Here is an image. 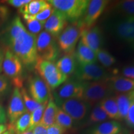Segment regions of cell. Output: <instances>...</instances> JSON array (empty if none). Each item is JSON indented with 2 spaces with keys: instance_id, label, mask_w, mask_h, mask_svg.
I'll list each match as a JSON object with an SVG mask.
<instances>
[{
  "instance_id": "obj_38",
  "label": "cell",
  "mask_w": 134,
  "mask_h": 134,
  "mask_svg": "<svg viewBox=\"0 0 134 134\" xmlns=\"http://www.w3.org/2000/svg\"><path fill=\"white\" fill-rule=\"evenodd\" d=\"M122 74L125 78L134 80V66H126L122 70Z\"/></svg>"
},
{
  "instance_id": "obj_44",
  "label": "cell",
  "mask_w": 134,
  "mask_h": 134,
  "mask_svg": "<svg viewBox=\"0 0 134 134\" xmlns=\"http://www.w3.org/2000/svg\"><path fill=\"white\" fill-rule=\"evenodd\" d=\"M8 129V126L5 124H0V134H3Z\"/></svg>"
},
{
  "instance_id": "obj_12",
  "label": "cell",
  "mask_w": 134,
  "mask_h": 134,
  "mask_svg": "<svg viewBox=\"0 0 134 134\" xmlns=\"http://www.w3.org/2000/svg\"><path fill=\"white\" fill-rule=\"evenodd\" d=\"M109 1L105 0L90 1L83 18L79 20L83 28L91 27L94 26L95 23L103 14Z\"/></svg>"
},
{
  "instance_id": "obj_14",
  "label": "cell",
  "mask_w": 134,
  "mask_h": 134,
  "mask_svg": "<svg viewBox=\"0 0 134 134\" xmlns=\"http://www.w3.org/2000/svg\"><path fill=\"white\" fill-rule=\"evenodd\" d=\"M27 111L23 101L21 91L14 88L8 107L7 115L11 125H14L16 120Z\"/></svg>"
},
{
  "instance_id": "obj_22",
  "label": "cell",
  "mask_w": 134,
  "mask_h": 134,
  "mask_svg": "<svg viewBox=\"0 0 134 134\" xmlns=\"http://www.w3.org/2000/svg\"><path fill=\"white\" fill-rule=\"evenodd\" d=\"M108 115L109 118L114 120H120L118 106L115 97L108 96L99 103Z\"/></svg>"
},
{
  "instance_id": "obj_34",
  "label": "cell",
  "mask_w": 134,
  "mask_h": 134,
  "mask_svg": "<svg viewBox=\"0 0 134 134\" xmlns=\"http://www.w3.org/2000/svg\"><path fill=\"white\" fill-rule=\"evenodd\" d=\"M52 6H50L47 9L43 10V11H42L40 13H38L36 16H34V18L37 21L41 22L42 23L45 24L46 22L47 21V19L50 18V16H51V14H52L53 8H52Z\"/></svg>"
},
{
  "instance_id": "obj_13",
  "label": "cell",
  "mask_w": 134,
  "mask_h": 134,
  "mask_svg": "<svg viewBox=\"0 0 134 134\" xmlns=\"http://www.w3.org/2000/svg\"><path fill=\"white\" fill-rule=\"evenodd\" d=\"M113 30L119 39L134 47V17H124L115 23Z\"/></svg>"
},
{
  "instance_id": "obj_48",
  "label": "cell",
  "mask_w": 134,
  "mask_h": 134,
  "mask_svg": "<svg viewBox=\"0 0 134 134\" xmlns=\"http://www.w3.org/2000/svg\"><path fill=\"white\" fill-rule=\"evenodd\" d=\"M15 134H16V133H15Z\"/></svg>"
},
{
  "instance_id": "obj_37",
  "label": "cell",
  "mask_w": 134,
  "mask_h": 134,
  "mask_svg": "<svg viewBox=\"0 0 134 134\" xmlns=\"http://www.w3.org/2000/svg\"><path fill=\"white\" fill-rule=\"evenodd\" d=\"M65 132V130L56 124L47 127V134H64Z\"/></svg>"
},
{
  "instance_id": "obj_27",
  "label": "cell",
  "mask_w": 134,
  "mask_h": 134,
  "mask_svg": "<svg viewBox=\"0 0 134 134\" xmlns=\"http://www.w3.org/2000/svg\"><path fill=\"white\" fill-rule=\"evenodd\" d=\"M115 9L124 17H134V0H125L117 3Z\"/></svg>"
},
{
  "instance_id": "obj_46",
  "label": "cell",
  "mask_w": 134,
  "mask_h": 134,
  "mask_svg": "<svg viewBox=\"0 0 134 134\" xmlns=\"http://www.w3.org/2000/svg\"><path fill=\"white\" fill-rule=\"evenodd\" d=\"M129 94L130 95V96H131L133 99H134V90H133V91H132L129 92Z\"/></svg>"
},
{
  "instance_id": "obj_15",
  "label": "cell",
  "mask_w": 134,
  "mask_h": 134,
  "mask_svg": "<svg viewBox=\"0 0 134 134\" xmlns=\"http://www.w3.org/2000/svg\"><path fill=\"white\" fill-rule=\"evenodd\" d=\"M80 37L83 43L95 53L100 50V48L103 44V34L98 26L84 28L81 31Z\"/></svg>"
},
{
  "instance_id": "obj_36",
  "label": "cell",
  "mask_w": 134,
  "mask_h": 134,
  "mask_svg": "<svg viewBox=\"0 0 134 134\" xmlns=\"http://www.w3.org/2000/svg\"><path fill=\"white\" fill-rule=\"evenodd\" d=\"M31 1V0H9L7 1V2L13 7L21 8L25 5L29 4Z\"/></svg>"
},
{
  "instance_id": "obj_2",
  "label": "cell",
  "mask_w": 134,
  "mask_h": 134,
  "mask_svg": "<svg viewBox=\"0 0 134 134\" xmlns=\"http://www.w3.org/2000/svg\"><path fill=\"white\" fill-rule=\"evenodd\" d=\"M48 3L54 9L62 13L67 21L73 23L83 18L90 1L88 0H49Z\"/></svg>"
},
{
  "instance_id": "obj_41",
  "label": "cell",
  "mask_w": 134,
  "mask_h": 134,
  "mask_svg": "<svg viewBox=\"0 0 134 134\" xmlns=\"http://www.w3.org/2000/svg\"><path fill=\"white\" fill-rule=\"evenodd\" d=\"M8 9L5 6H0V22L4 19L8 14Z\"/></svg>"
},
{
  "instance_id": "obj_39",
  "label": "cell",
  "mask_w": 134,
  "mask_h": 134,
  "mask_svg": "<svg viewBox=\"0 0 134 134\" xmlns=\"http://www.w3.org/2000/svg\"><path fill=\"white\" fill-rule=\"evenodd\" d=\"M34 134H47V127L39 123L32 130Z\"/></svg>"
},
{
  "instance_id": "obj_30",
  "label": "cell",
  "mask_w": 134,
  "mask_h": 134,
  "mask_svg": "<svg viewBox=\"0 0 134 134\" xmlns=\"http://www.w3.org/2000/svg\"><path fill=\"white\" fill-rule=\"evenodd\" d=\"M97 60L104 67H109L114 64L116 60L109 52L105 50H99L96 53Z\"/></svg>"
},
{
  "instance_id": "obj_45",
  "label": "cell",
  "mask_w": 134,
  "mask_h": 134,
  "mask_svg": "<svg viewBox=\"0 0 134 134\" xmlns=\"http://www.w3.org/2000/svg\"><path fill=\"white\" fill-rule=\"evenodd\" d=\"M21 134H34V133L32 131H31V130H26V131L23 132V133Z\"/></svg>"
},
{
  "instance_id": "obj_47",
  "label": "cell",
  "mask_w": 134,
  "mask_h": 134,
  "mask_svg": "<svg viewBox=\"0 0 134 134\" xmlns=\"http://www.w3.org/2000/svg\"><path fill=\"white\" fill-rule=\"evenodd\" d=\"M118 134H129V132H127V130H124V131H121L120 133H119Z\"/></svg>"
},
{
  "instance_id": "obj_10",
  "label": "cell",
  "mask_w": 134,
  "mask_h": 134,
  "mask_svg": "<svg viewBox=\"0 0 134 134\" xmlns=\"http://www.w3.org/2000/svg\"><path fill=\"white\" fill-rule=\"evenodd\" d=\"M29 96L41 104L48 103L50 95V89L40 76H31L28 80Z\"/></svg>"
},
{
  "instance_id": "obj_31",
  "label": "cell",
  "mask_w": 134,
  "mask_h": 134,
  "mask_svg": "<svg viewBox=\"0 0 134 134\" xmlns=\"http://www.w3.org/2000/svg\"><path fill=\"white\" fill-rule=\"evenodd\" d=\"M47 104V103L43 104L39 108L31 114V121H30L29 127L27 130H31L32 131L33 129L34 128V127L41 122Z\"/></svg>"
},
{
  "instance_id": "obj_24",
  "label": "cell",
  "mask_w": 134,
  "mask_h": 134,
  "mask_svg": "<svg viewBox=\"0 0 134 134\" xmlns=\"http://www.w3.org/2000/svg\"><path fill=\"white\" fill-rule=\"evenodd\" d=\"M115 98L118 106L120 120H125L134 99L130 96L129 93L117 94Z\"/></svg>"
},
{
  "instance_id": "obj_20",
  "label": "cell",
  "mask_w": 134,
  "mask_h": 134,
  "mask_svg": "<svg viewBox=\"0 0 134 134\" xmlns=\"http://www.w3.org/2000/svg\"><path fill=\"white\" fill-rule=\"evenodd\" d=\"M56 66L63 75L68 76L76 71L77 65L74 53L65 55L57 62Z\"/></svg>"
},
{
  "instance_id": "obj_33",
  "label": "cell",
  "mask_w": 134,
  "mask_h": 134,
  "mask_svg": "<svg viewBox=\"0 0 134 134\" xmlns=\"http://www.w3.org/2000/svg\"><path fill=\"white\" fill-rule=\"evenodd\" d=\"M11 81L4 75H0V97L4 96L9 91Z\"/></svg>"
},
{
  "instance_id": "obj_26",
  "label": "cell",
  "mask_w": 134,
  "mask_h": 134,
  "mask_svg": "<svg viewBox=\"0 0 134 134\" xmlns=\"http://www.w3.org/2000/svg\"><path fill=\"white\" fill-rule=\"evenodd\" d=\"M108 118V115L98 103L92 110L91 114L89 117L88 124L92 125L97 123H102Z\"/></svg>"
},
{
  "instance_id": "obj_32",
  "label": "cell",
  "mask_w": 134,
  "mask_h": 134,
  "mask_svg": "<svg viewBox=\"0 0 134 134\" xmlns=\"http://www.w3.org/2000/svg\"><path fill=\"white\" fill-rule=\"evenodd\" d=\"M26 24L29 32L35 35V36H36L37 34H39L42 30L43 26H44V24L37 21L36 19H33L29 21H27Z\"/></svg>"
},
{
  "instance_id": "obj_5",
  "label": "cell",
  "mask_w": 134,
  "mask_h": 134,
  "mask_svg": "<svg viewBox=\"0 0 134 134\" xmlns=\"http://www.w3.org/2000/svg\"><path fill=\"white\" fill-rule=\"evenodd\" d=\"M37 53L40 59L55 62L60 55V48L55 38L46 31H42L36 41Z\"/></svg>"
},
{
  "instance_id": "obj_43",
  "label": "cell",
  "mask_w": 134,
  "mask_h": 134,
  "mask_svg": "<svg viewBox=\"0 0 134 134\" xmlns=\"http://www.w3.org/2000/svg\"><path fill=\"white\" fill-rule=\"evenodd\" d=\"M16 130H15L14 125H11V127L8 128V129L6 132H4L3 134H15Z\"/></svg>"
},
{
  "instance_id": "obj_21",
  "label": "cell",
  "mask_w": 134,
  "mask_h": 134,
  "mask_svg": "<svg viewBox=\"0 0 134 134\" xmlns=\"http://www.w3.org/2000/svg\"><path fill=\"white\" fill-rule=\"evenodd\" d=\"M58 109V107L55 103L54 99L52 96H51L45 109L42 118L40 123L46 127H48L54 124L55 123V117H56Z\"/></svg>"
},
{
  "instance_id": "obj_8",
  "label": "cell",
  "mask_w": 134,
  "mask_h": 134,
  "mask_svg": "<svg viewBox=\"0 0 134 134\" xmlns=\"http://www.w3.org/2000/svg\"><path fill=\"white\" fill-rule=\"evenodd\" d=\"M85 85V82L78 80H66L64 83L58 87L54 92V100L56 104L60 106L63 101L69 99H81Z\"/></svg>"
},
{
  "instance_id": "obj_7",
  "label": "cell",
  "mask_w": 134,
  "mask_h": 134,
  "mask_svg": "<svg viewBox=\"0 0 134 134\" xmlns=\"http://www.w3.org/2000/svg\"><path fill=\"white\" fill-rule=\"evenodd\" d=\"M107 79L93 82H85L81 99L90 106L109 96L110 93Z\"/></svg>"
},
{
  "instance_id": "obj_3",
  "label": "cell",
  "mask_w": 134,
  "mask_h": 134,
  "mask_svg": "<svg viewBox=\"0 0 134 134\" xmlns=\"http://www.w3.org/2000/svg\"><path fill=\"white\" fill-rule=\"evenodd\" d=\"M34 67L37 73L51 90L57 89L68 79V76L62 73L52 62L38 58Z\"/></svg>"
},
{
  "instance_id": "obj_11",
  "label": "cell",
  "mask_w": 134,
  "mask_h": 134,
  "mask_svg": "<svg viewBox=\"0 0 134 134\" xmlns=\"http://www.w3.org/2000/svg\"><path fill=\"white\" fill-rule=\"evenodd\" d=\"M90 108V105L80 98L66 99L60 105V108L74 121L76 122L85 119L89 112Z\"/></svg>"
},
{
  "instance_id": "obj_18",
  "label": "cell",
  "mask_w": 134,
  "mask_h": 134,
  "mask_svg": "<svg viewBox=\"0 0 134 134\" xmlns=\"http://www.w3.org/2000/svg\"><path fill=\"white\" fill-rule=\"evenodd\" d=\"M75 52V57L80 64H90L95 63L97 62L96 53L81 41L78 42Z\"/></svg>"
},
{
  "instance_id": "obj_19",
  "label": "cell",
  "mask_w": 134,
  "mask_h": 134,
  "mask_svg": "<svg viewBox=\"0 0 134 134\" xmlns=\"http://www.w3.org/2000/svg\"><path fill=\"white\" fill-rule=\"evenodd\" d=\"M122 130L119 122L115 120L103 122L90 129L86 134H118Z\"/></svg>"
},
{
  "instance_id": "obj_28",
  "label": "cell",
  "mask_w": 134,
  "mask_h": 134,
  "mask_svg": "<svg viewBox=\"0 0 134 134\" xmlns=\"http://www.w3.org/2000/svg\"><path fill=\"white\" fill-rule=\"evenodd\" d=\"M31 121V114L26 112L16 120L14 129L16 134H21L28 130Z\"/></svg>"
},
{
  "instance_id": "obj_4",
  "label": "cell",
  "mask_w": 134,
  "mask_h": 134,
  "mask_svg": "<svg viewBox=\"0 0 134 134\" xmlns=\"http://www.w3.org/2000/svg\"><path fill=\"white\" fill-rule=\"evenodd\" d=\"M2 68L4 75L15 88H23V65L19 58L8 48L4 51Z\"/></svg>"
},
{
  "instance_id": "obj_6",
  "label": "cell",
  "mask_w": 134,
  "mask_h": 134,
  "mask_svg": "<svg viewBox=\"0 0 134 134\" xmlns=\"http://www.w3.org/2000/svg\"><path fill=\"white\" fill-rule=\"evenodd\" d=\"M83 29L79 21L67 26L57 37L60 49L66 54L74 53L76 45Z\"/></svg>"
},
{
  "instance_id": "obj_1",
  "label": "cell",
  "mask_w": 134,
  "mask_h": 134,
  "mask_svg": "<svg viewBox=\"0 0 134 134\" xmlns=\"http://www.w3.org/2000/svg\"><path fill=\"white\" fill-rule=\"evenodd\" d=\"M3 43L16 55L23 65L32 68L38 59L36 48L37 36L30 33L19 17H15L3 35Z\"/></svg>"
},
{
  "instance_id": "obj_42",
  "label": "cell",
  "mask_w": 134,
  "mask_h": 134,
  "mask_svg": "<svg viewBox=\"0 0 134 134\" xmlns=\"http://www.w3.org/2000/svg\"><path fill=\"white\" fill-rule=\"evenodd\" d=\"M4 51L2 48L0 47V73L3 71V60H4Z\"/></svg>"
},
{
  "instance_id": "obj_23",
  "label": "cell",
  "mask_w": 134,
  "mask_h": 134,
  "mask_svg": "<svg viewBox=\"0 0 134 134\" xmlns=\"http://www.w3.org/2000/svg\"><path fill=\"white\" fill-rule=\"evenodd\" d=\"M50 6H52L51 4L47 1L42 0L31 1L29 4L19 8V12L23 15L29 14L31 16H36Z\"/></svg>"
},
{
  "instance_id": "obj_29",
  "label": "cell",
  "mask_w": 134,
  "mask_h": 134,
  "mask_svg": "<svg viewBox=\"0 0 134 134\" xmlns=\"http://www.w3.org/2000/svg\"><path fill=\"white\" fill-rule=\"evenodd\" d=\"M21 93L23 97V101H24V104L26 107L27 111L30 114L33 113L35 110L39 108L42 104H39L36 100H34L31 96H29V94L26 91V90L23 88H21Z\"/></svg>"
},
{
  "instance_id": "obj_35",
  "label": "cell",
  "mask_w": 134,
  "mask_h": 134,
  "mask_svg": "<svg viewBox=\"0 0 134 134\" xmlns=\"http://www.w3.org/2000/svg\"><path fill=\"white\" fill-rule=\"evenodd\" d=\"M127 124L130 127L134 128V99L130 105L128 114L125 118Z\"/></svg>"
},
{
  "instance_id": "obj_16",
  "label": "cell",
  "mask_w": 134,
  "mask_h": 134,
  "mask_svg": "<svg viewBox=\"0 0 134 134\" xmlns=\"http://www.w3.org/2000/svg\"><path fill=\"white\" fill-rule=\"evenodd\" d=\"M67 21L66 17L62 13L53 8L52 14L46 22L43 27L46 32L53 37L57 38L67 26Z\"/></svg>"
},
{
  "instance_id": "obj_40",
  "label": "cell",
  "mask_w": 134,
  "mask_h": 134,
  "mask_svg": "<svg viewBox=\"0 0 134 134\" xmlns=\"http://www.w3.org/2000/svg\"><path fill=\"white\" fill-rule=\"evenodd\" d=\"M6 122V115L3 107L0 105V124H4Z\"/></svg>"
},
{
  "instance_id": "obj_25",
  "label": "cell",
  "mask_w": 134,
  "mask_h": 134,
  "mask_svg": "<svg viewBox=\"0 0 134 134\" xmlns=\"http://www.w3.org/2000/svg\"><path fill=\"white\" fill-rule=\"evenodd\" d=\"M74 120L65 113L60 108H58L56 117H55V123L58 126L66 132V130L71 129L73 127Z\"/></svg>"
},
{
  "instance_id": "obj_17",
  "label": "cell",
  "mask_w": 134,
  "mask_h": 134,
  "mask_svg": "<svg viewBox=\"0 0 134 134\" xmlns=\"http://www.w3.org/2000/svg\"><path fill=\"white\" fill-rule=\"evenodd\" d=\"M110 91L117 94L127 93L134 90V80L125 77L113 76L107 78Z\"/></svg>"
},
{
  "instance_id": "obj_9",
  "label": "cell",
  "mask_w": 134,
  "mask_h": 134,
  "mask_svg": "<svg viewBox=\"0 0 134 134\" xmlns=\"http://www.w3.org/2000/svg\"><path fill=\"white\" fill-rule=\"evenodd\" d=\"M75 73L76 80L83 82L100 81L109 78L105 70L96 63L90 64L78 63Z\"/></svg>"
}]
</instances>
